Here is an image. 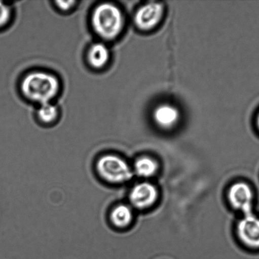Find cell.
Here are the masks:
<instances>
[{"label":"cell","mask_w":259,"mask_h":259,"mask_svg":"<svg viewBox=\"0 0 259 259\" xmlns=\"http://www.w3.org/2000/svg\"><path fill=\"white\" fill-rule=\"evenodd\" d=\"M20 88L27 100L42 105L52 102L59 93L60 84L58 78L52 73L35 71L23 78Z\"/></svg>","instance_id":"1"},{"label":"cell","mask_w":259,"mask_h":259,"mask_svg":"<svg viewBox=\"0 0 259 259\" xmlns=\"http://www.w3.org/2000/svg\"><path fill=\"white\" fill-rule=\"evenodd\" d=\"M124 19L119 8L111 4L99 5L91 15V25L98 36L105 40L116 39L123 31Z\"/></svg>","instance_id":"2"},{"label":"cell","mask_w":259,"mask_h":259,"mask_svg":"<svg viewBox=\"0 0 259 259\" xmlns=\"http://www.w3.org/2000/svg\"><path fill=\"white\" fill-rule=\"evenodd\" d=\"M96 169L103 181L112 184H123L130 180L133 175L128 163L114 154H105L99 157Z\"/></svg>","instance_id":"3"},{"label":"cell","mask_w":259,"mask_h":259,"mask_svg":"<svg viewBox=\"0 0 259 259\" xmlns=\"http://www.w3.org/2000/svg\"><path fill=\"white\" fill-rule=\"evenodd\" d=\"M164 13L163 5L159 3H149L137 10L134 15V23L139 29L149 31L161 22Z\"/></svg>","instance_id":"4"},{"label":"cell","mask_w":259,"mask_h":259,"mask_svg":"<svg viewBox=\"0 0 259 259\" xmlns=\"http://www.w3.org/2000/svg\"><path fill=\"white\" fill-rule=\"evenodd\" d=\"M240 240L248 247L259 248V219L253 214L245 215L238 225Z\"/></svg>","instance_id":"5"},{"label":"cell","mask_w":259,"mask_h":259,"mask_svg":"<svg viewBox=\"0 0 259 259\" xmlns=\"http://www.w3.org/2000/svg\"><path fill=\"white\" fill-rule=\"evenodd\" d=\"M229 199L233 206L242 210L245 215L252 213L253 193L248 185L244 183L233 185L230 190Z\"/></svg>","instance_id":"6"},{"label":"cell","mask_w":259,"mask_h":259,"mask_svg":"<svg viewBox=\"0 0 259 259\" xmlns=\"http://www.w3.org/2000/svg\"><path fill=\"white\" fill-rule=\"evenodd\" d=\"M156 187L149 183H141L134 187L129 195L131 204L137 208L143 209L151 206L157 199Z\"/></svg>","instance_id":"7"},{"label":"cell","mask_w":259,"mask_h":259,"mask_svg":"<svg viewBox=\"0 0 259 259\" xmlns=\"http://www.w3.org/2000/svg\"><path fill=\"white\" fill-rule=\"evenodd\" d=\"M153 119L159 127L171 129L176 126L179 121V111L170 104H161L155 108Z\"/></svg>","instance_id":"8"},{"label":"cell","mask_w":259,"mask_h":259,"mask_svg":"<svg viewBox=\"0 0 259 259\" xmlns=\"http://www.w3.org/2000/svg\"><path fill=\"white\" fill-rule=\"evenodd\" d=\"M110 51L105 44L96 42L89 48L87 60L89 65L95 69H101L108 64L110 60Z\"/></svg>","instance_id":"9"},{"label":"cell","mask_w":259,"mask_h":259,"mask_svg":"<svg viewBox=\"0 0 259 259\" xmlns=\"http://www.w3.org/2000/svg\"><path fill=\"white\" fill-rule=\"evenodd\" d=\"M133 220V213L128 205L120 204L114 207L110 214V220L114 227L124 228L128 227Z\"/></svg>","instance_id":"10"},{"label":"cell","mask_w":259,"mask_h":259,"mask_svg":"<svg viewBox=\"0 0 259 259\" xmlns=\"http://www.w3.org/2000/svg\"><path fill=\"white\" fill-rule=\"evenodd\" d=\"M59 109L52 102L42 104L37 111L38 118L45 124H50L57 120Z\"/></svg>","instance_id":"11"},{"label":"cell","mask_w":259,"mask_h":259,"mask_svg":"<svg viewBox=\"0 0 259 259\" xmlns=\"http://www.w3.org/2000/svg\"><path fill=\"white\" fill-rule=\"evenodd\" d=\"M158 166L154 160L149 157H142L137 160L134 164L136 174L143 177H150L156 174Z\"/></svg>","instance_id":"12"},{"label":"cell","mask_w":259,"mask_h":259,"mask_svg":"<svg viewBox=\"0 0 259 259\" xmlns=\"http://www.w3.org/2000/svg\"><path fill=\"white\" fill-rule=\"evenodd\" d=\"M11 16L12 10L10 7L0 2V27L7 25Z\"/></svg>","instance_id":"13"},{"label":"cell","mask_w":259,"mask_h":259,"mask_svg":"<svg viewBox=\"0 0 259 259\" xmlns=\"http://www.w3.org/2000/svg\"><path fill=\"white\" fill-rule=\"evenodd\" d=\"M58 9L63 12L69 11L75 7L76 2L67 1V2H55Z\"/></svg>","instance_id":"14"},{"label":"cell","mask_w":259,"mask_h":259,"mask_svg":"<svg viewBox=\"0 0 259 259\" xmlns=\"http://www.w3.org/2000/svg\"><path fill=\"white\" fill-rule=\"evenodd\" d=\"M257 123L258 127L259 128V115H258V117H257Z\"/></svg>","instance_id":"15"}]
</instances>
